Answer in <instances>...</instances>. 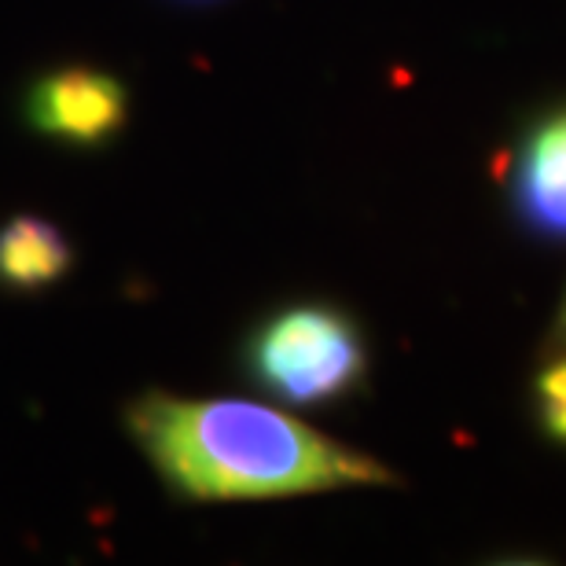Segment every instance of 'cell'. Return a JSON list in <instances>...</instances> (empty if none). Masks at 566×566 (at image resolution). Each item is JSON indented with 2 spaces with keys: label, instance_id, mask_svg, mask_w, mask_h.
<instances>
[{
  "label": "cell",
  "instance_id": "cell-1",
  "mask_svg": "<svg viewBox=\"0 0 566 566\" xmlns=\"http://www.w3.org/2000/svg\"><path fill=\"white\" fill-rule=\"evenodd\" d=\"M122 420L177 501H287L354 485H398L382 460L262 401L147 390L129 401Z\"/></svg>",
  "mask_w": 566,
  "mask_h": 566
},
{
  "label": "cell",
  "instance_id": "cell-6",
  "mask_svg": "<svg viewBox=\"0 0 566 566\" xmlns=\"http://www.w3.org/2000/svg\"><path fill=\"white\" fill-rule=\"evenodd\" d=\"M534 412L541 430L566 449V349L537 371L534 379Z\"/></svg>",
  "mask_w": 566,
  "mask_h": 566
},
{
  "label": "cell",
  "instance_id": "cell-7",
  "mask_svg": "<svg viewBox=\"0 0 566 566\" xmlns=\"http://www.w3.org/2000/svg\"><path fill=\"white\" fill-rule=\"evenodd\" d=\"M552 346L566 349V298L559 305V316H556V327H552Z\"/></svg>",
  "mask_w": 566,
  "mask_h": 566
},
{
  "label": "cell",
  "instance_id": "cell-3",
  "mask_svg": "<svg viewBox=\"0 0 566 566\" xmlns=\"http://www.w3.org/2000/svg\"><path fill=\"white\" fill-rule=\"evenodd\" d=\"M129 115V96L118 77L88 66L44 74L27 96V118L41 137L74 147L115 140Z\"/></svg>",
  "mask_w": 566,
  "mask_h": 566
},
{
  "label": "cell",
  "instance_id": "cell-5",
  "mask_svg": "<svg viewBox=\"0 0 566 566\" xmlns=\"http://www.w3.org/2000/svg\"><path fill=\"white\" fill-rule=\"evenodd\" d=\"M74 265L66 235L52 221L22 213L0 224V287L41 291L60 283Z\"/></svg>",
  "mask_w": 566,
  "mask_h": 566
},
{
  "label": "cell",
  "instance_id": "cell-2",
  "mask_svg": "<svg viewBox=\"0 0 566 566\" xmlns=\"http://www.w3.org/2000/svg\"><path fill=\"white\" fill-rule=\"evenodd\" d=\"M247 371L269 398L316 409L360 387L368 346L354 316L335 305H287L258 324L247 343Z\"/></svg>",
  "mask_w": 566,
  "mask_h": 566
},
{
  "label": "cell",
  "instance_id": "cell-4",
  "mask_svg": "<svg viewBox=\"0 0 566 566\" xmlns=\"http://www.w3.org/2000/svg\"><path fill=\"white\" fill-rule=\"evenodd\" d=\"M507 196L530 232L566 240V107L530 126L515 151Z\"/></svg>",
  "mask_w": 566,
  "mask_h": 566
}]
</instances>
